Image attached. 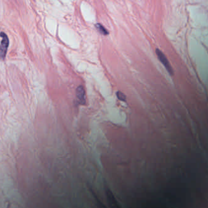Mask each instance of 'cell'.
Segmentation results:
<instances>
[{"instance_id": "4", "label": "cell", "mask_w": 208, "mask_h": 208, "mask_svg": "<svg viewBox=\"0 0 208 208\" xmlns=\"http://www.w3.org/2000/svg\"><path fill=\"white\" fill-rule=\"evenodd\" d=\"M95 27L97 28V30H98V31L102 34H103V35H105V36H106L108 35V34H109L108 31H107V30L105 28V27H104L101 24H96L95 25Z\"/></svg>"}, {"instance_id": "5", "label": "cell", "mask_w": 208, "mask_h": 208, "mask_svg": "<svg viewBox=\"0 0 208 208\" xmlns=\"http://www.w3.org/2000/svg\"><path fill=\"white\" fill-rule=\"evenodd\" d=\"M116 95H117V97L118 98V99H119V100L123 101V102L126 101V96L122 92L117 91L116 92Z\"/></svg>"}, {"instance_id": "3", "label": "cell", "mask_w": 208, "mask_h": 208, "mask_svg": "<svg viewBox=\"0 0 208 208\" xmlns=\"http://www.w3.org/2000/svg\"><path fill=\"white\" fill-rule=\"evenodd\" d=\"M76 97H77V99L79 104L82 105H86V91L84 88L82 86H79L76 89Z\"/></svg>"}, {"instance_id": "2", "label": "cell", "mask_w": 208, "mask_h": 208, "mask_svg": "<svg viewBox=\"0 0 208 208\" xmlns=\"http://www.w3.org/2000/svg\"><path fill=\"white\" fill-rule=\"evenodd\" d=\"M156 52L157 56L159 58V60L161 62V63L164 65V66L166 68V70H167L168 73L171 76H173V74H174V72H173V68H172L171 66L170 65V62L167 60V58L165 57V56L163 54V53L161 51L159 50V49H157Z\"/></svg>"}, {"instance_id": "1", "label": "cell", "mask_w": 208, "mask_h": 208, "mask_svg": "<svg viewBox=\"0 0 208 208\" xmlns=\"http://www.w3.org/2000/svg\"><path fill=\"white\" fill-rule=\"evenodd\" d=\"M0 36L2 38L1 45H0V59L4 60L6 56L7 51H8L9 44V40L8 36L4 32L0 33Z\"/></svg>"}]
</instances>
